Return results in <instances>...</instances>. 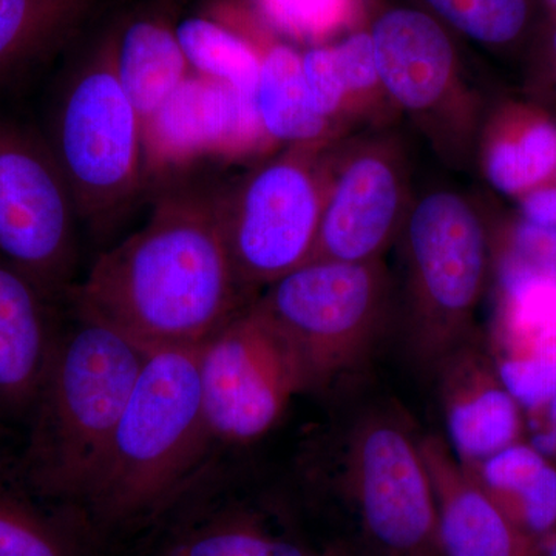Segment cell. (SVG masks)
Segmentation results:
<instances>
[{"label": "cell", "mask_w": 556, "mask_h": 556, "mask_svg": "<svg viewBox=\"0 0 556 556\" xmlns=\"http://www.w3.org/2000/svg\"><path fill=\"white\" fill-rule=\"evenodd\" d=\"M58 306L0 255V422L30 417L60 327Z\"/></svg>", "instance_id": "15"}, {"label": "cell", "mask_w": 556, "mask_h": 556, "mask_svg": "<svg viewBox=\"0 0 556 556\" xmlns=\"http://www.w3.org/2000/svg\"><path fill=\"white\" fill-rule=\"evenodd\" d=\"M369 36L380 86L399 108L422 119L444 108L457 86V54L444 25L427 11L391 9Z\"/></svg>", "instance_id": "13"}, {"label": "cell", "mask_w": 556, "mask_h": 556, "mask_svg": "<svg viewBox=\"0 0 556 556\" xmlns=\"http://www.w3.org/2000/svg\"><path fill=\"white\" fill-rule=\"evenodd\" d=\"M65 305L16 473L39 492L87 495L149 351Z\"/></svg>", "instance_id": "2"}, {"label": "cell", "mask_w": 556, "mask_h": 556, "mask_svg": "<svg viewBox=\"0 0 556 556\" xmlns=\"http://www.w3.org/2000/svg\"><path fill=\"white\" fill-rule=\"evenodd\" d=\"M0 556H61L35 522L0 501Z\"/></svg>", "instance_id": "27"}, {"label": "cell", "mask_w": 556, "mask_h": 556, "mask_svg": "<svg viewBox=\"0 0 556 556\" xmlns=\"http://www.w3.org/2000/svg\"><path fill=\"white\" fill-rule=\"evenodd\" d=\"M47 141L80 225L105 239L134 206L146 177L142 121L116 76L110 38L62 84Z\"/></svg>", "instance_id": "3"}, {"label": "cell", "mask_w": 556, "mask_h": 556, "mask_svg": "<svg viewBox=\"0 0 556 556\" xmlns=\"http://www.w3.org/2000/svg\"><path fill=\"white\" fill-rule=\"evenodd\" d=\"M466 468L530 543L556 529V467L535 445L518 441Z\"/></svg>", "instance_id": "17"}, {"label": "cell", "mask_w": 556, "mask_h": 556, "mask_svg": "<svg viewBox=\"0 0 556 556\" xmlns=\"http://www.w3.org/2000/svg\"><path fill=\"white\" fill-rule=\"evenodd\" d=\"M408 211L407 175L396 149L354 150L331 174L308 262H378Z\"/></svg>", "instance_id": "11"}, {"label": "cell", "mask_w": 556, "mask_h": 556, "mask_svg": "<svg viewBox=\"0 0 556 556\" xmlns=\"http://www.w3.org/2000/svg\"><path fill=\"white\" fill-rule=\"evenodd\" d=\"M434 17L482 46L508 49L532 33L535 0H424Z\"/></svg>", "instance_id": "23"}, {"label": "cell", "mask_w": 556, "mask_h": 556, "mask_svg": "<svg viewBox=\"0 0 556 556\" xmlns=\"http://www.w3.org/2000/svg\"><path fill=\"white\" fill-rule=\"evenodd\" d=\"M437 503L438 533L447 556H532V543L439 437L420 441Z\"/></svg>", "instance_id": "16"}, {"label": "cell", "mask_w": 556, "mask_h": 556, "mask_svg": "<svg viewBox=\"0 0 556 556\" xmlns=\"http://www.w3.org/2000/svg\"><path fill=\"white\" fill-rule=\"evenodd\" d=\"M382 262L317 260L263 289L252 306L288 339L306 391L328 390L361 367L383 327Z\"/></svg>", "instance_id": "5"}, {"label": "cell", "mask_w": 556, "mask_h": 556, "mask_svg": "<svg viewBox=\"0 0 556 556\" xmlns=\"http://www.w3.org/2000/svg\"><path fill=\"white\" fill-rule=\"evenodd\" d=\"M200 383L208 433L236 444L268 433L306 391L291 343L252 305L200 348Z\"/></svg>", "instance_id": "9"}, {"label": "cell", "mask_w": 556, "mask_h": 556, "mask_svg": "<svg viewBox=\"0 0 556 556\" xmlns=\"http://www.w3.org/2000/svg\"><path fill=\"white\" fill-rule=\"evenodd\" d=\"M402 232L413 348L438 365L468 342L489 273L484 223L459 193L431 190L409 206Z\"/></svg>", "instance_id": "6"}, {"label": "cell", "mask_w": 556, "mask_h": 556, "mask_svg": "<svg viewBox=\"0 0 556 556\" xmlns=\"http://www.w3.org/2000/svg\"><path fill=\"white\" fill-rule=\"evenodd\" d=\"M500 266L556 280V228L519 222L508 233Z\"/></svg>", "instance_id": "25"}, {"label": "cell", "mask_w": 556, "mask_h": 556, "mask_svg": "<svg viewBox=\"0 0 556 556\" xmlns=\"http://www.w3.org/2000/svg\"><path fill=\"white\" fill-rule=\"evenodd\" d=\"M254 300L230 255L219 193L181 185L101 252L65 302L156 351L203 346Z\"/></svg>", "instance_id": "1"}, {"label": "cell", "mask_w": 556, "mask_h": 556, "mask_svg": "<svg viewBox=\"0 0 556 556\" xmlns=\"http://www.w3.org/2000/svg\"><path fill=\"white\" fill-rule=\"evenodd\" d=\"M538 541V556H556V529Z\"/></svg>", "instance_id": "28"}, {"label": "cell", "mask_w": 556, "mask_h": 556, "mask_svg": "<svg viewBox=\"0 0 556 556\" xmlns=\"http://www.w3.org/2000/svg\"><path fill=\"white\" fill-rule=\"evenodd\" d=\"M97 0H0V86L62 49Z\"/></svg>", "instance_id": "19"}, {"label": "cell", "mask_w": 556, "mask_h": 556, "mask_svg": "<svg viewBox=\"0 0 556 556\" xmlns=\"http://www.w3.org/2000/svg\"><path fill=\"white\" fill-rule=\"evenodd\" d=\"M490 185L511 197H525L556 174V124L535 110L510 109L501 116L484 152Z\"/></svg>", "instance_id": "20"}, {"label": "cell", "mask_w": 556, "mask_h": 556, "mask_svg": "<svg viewBox=\"0 0 556 556\" xmlns=\"http://www.w3.org/2000/svg\"><path fill=\"white\" fill-rule=\"evenodd\" d=\"M175 31L195 75L218 80L255 100L262 56L248 40L206 17H188Z\"/></svg>", "instance_id": "22"}, {"label": "cell", "mask_w": 556, "mask_h": 556, "mask_svg": "<svg viewBox=\"0 0 556 556\" xmlns=\"http://www.w3.org/2000/svg\"><path fill=\"white\" fill-rule=\"evenodd\" d=\"M548 50H551L552 58H554L556 64V24L552 28L551 35H548Z\"/></svg>", "instance_id": "30"}, {"label": "cell", "mask_w": 556, "mask_h": 556, "mask_svg": "<svg viewBox=\"0 0 556 556\" xmlns=\"http://www.w3.org/2000/svg\"><path fill=\"white\" fill-rule=\"evenodd\" d=\"M78 207L49 141L0 119V255L56 305L76 287Z\"/></svg>", "instance_id": "8"}, {"label": "cell", "mask_w": 556, "mask_h": 556, "mask_svg": "<svg viewBox=\"0 0 556 556\" xmlns=\"http://www.w3.org/2000/svg\"><path fill=\"white\" fill-rule=\"evenodd\" d=\"M343 450L346 484L382 546L412 551L438 529L437 503L420 441L394 413L362 417Z\"/></svg>", "instance_id": "10"}, {"label": "cell", "mask_w": 556, "mask_h": 556, "mask_svg": "<svg viewBox=\"0 0 556 556\" xmlns=\"http://www.w3.org/2000/svg\"><path fill=\"white\" fill-rule=\"evenodd\" d=\"M268 138L254 98L190 73L144 124V175L211 156H236Z\"/></svg>", "instance_id": "12"}, {"label": "cell", "mask_w": 556, "mask_h": 556, "mask_svg": "<svg viewBox=\"0 0 556 556\" xmlns=\"http://www.w3.org/2000/svg\"><path fill=\"white\" fill-rule=\"evenodd\" d=\"M255 108L273 141L316 144L325 142L331 129V123L311 104L302 54L283 43L262 54Z\"/></svg>", "instance_id": "21"}, {"label": "cell", "mask_w": 556, "mask_h": 556, "mask_svg": "<svg viewBox=\"0 0 556 556\" xmlns=\"http://www.w3.org/2000/svg\"><path fill=\"white\" fill-rule=\"evenodd\" d=\"M551 437H552V452L556 453V427L551 428Z\"/></svg>", "instance_id": "31"}, {"label": "cell", "mask_w": 556, "mask_h": 556, "mask_svg": "<svg viewBox=\"0 0 556 556\" xmlns=\"http://www.w3.org/2000/svg\"><path fill=\"white\" fill-rule=\"evenodd\" d=\"M544 413H546L548 426L551 428L556 427V391L554 396H552L551 401H548L546 409H544Z\"/></svg>", "instance_id": "29"}, {"label": "cell", "mask_w": 556, "mask_h": 556, "mask_svg": "<svg viewBox=\"0 0 556 556\" xmlns=\"http://www.w3.org/2000/svg\"><path fill=\"white\" fill-rule=\"evenodd\" d=\"M324 144L291 146L219 193L230 255L251 295L313 254L332 174L321 161Z\"/></svg>", "instance_id": "7"}, {"label": "cell", "mask_w": 556, "mask_h": 556, "mask_svg": "<svg viewBox=\"0 0 556 556\" xmlns=\"http://www.w3.org/2000/svg\"><path fill=\"white\" fill-rule=\"evenodd\" d=\"M211 433L200 383V348L149 351L87 495L148 501L195 473Z\"/></svg>", "instance_id": "4"}, {"label": "cell", "mask_w": 556, "mask_h": 556, "mask_svg": "<svg viewBox=\"0 0 556 556\" xmlns=\"http://www.w3.org/2000/svg\"><path fill=\"white\" fill-rule=\"evenodd\" d=\"M110 40L121 87L144 124L190 75L177 31L161 17L139 16Z\"/></svg>", "instance_id": "18"}, {"label": "cell", "mask_w": 556, "mask_h": 556, "mask_svg": "<svg viewBox=\"0 0 556 556\" xmlns=\"http://www.w3.org/2000/svg\"><path fill=\"white\" fill-rule=\"evenodd\" d=\"M186 556H305L287 541L260 536L243 530L214 532L190 544Z\"/></svg>", "instance_id": "26"}, {"label": "cell", "mask_w": 556, "mask_h": 556, "mask_svg": "<svg viewBox=\"0 0 556 556\" xmlns=\"http://www.w3.org/2000/svg\"><path fill=\"white\" fill-rule=\"evenodd\" d=\"M438 365L448 445L464 467L521 441V405L504 386L492 357L466 342Z\"/></svg>", "instance_id": "14"}, {"label": "cell", "mask_w": 556, "mask_h": 556, "mask_svg": "<svg viewBox=\"0 0 556 556\" xmlns=\"http://www.w3.org/2000/svg\"><path fill=\"white\" fill-rule=\"evenodd\" d=\"M548 2V5L552 7V9H554L556 11V0H547Z\"/></svg>", "instance_id": "32"}, {"label": "cell", "mask_w": 556, "mask_h": 556, "mask_svg": "<svg viewBox=\"0 0 556 556\" xmlns=\"http://www.w3.org/2000/svg\"><path fill=\"white\" fill-rule=\"evenodd\" d=\"M273 30L300 42H320L351 27L361 0H254Z\"/></svg>", "instance_id": "24"}]
</instances>
